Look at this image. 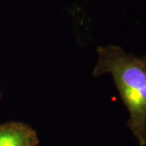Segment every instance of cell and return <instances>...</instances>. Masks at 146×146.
Instances as JSON below:
<instances>
[{"label":"cell","mask_w":146,"mask_h":146,"mask_svg":"<svg viewBox=\"0 0 146 146\" xmlns=\"http://www.w3.org/2000/svg\"><path fill=\"white\" fill-rule=\"evenodd\" d=\"M94 76L110 74L121 99L129 111L127 126L140 146L146 145V68L141 58L121 47L108 45L97 49Z\"/></svg>","instance_id":"obj_1"},{"label":"cell","mask_w":146,"mask_h":146,"mask_svg":"<svg viewBox=\"0 0 146 146\" xmlns=\"http://www.w3.org/2000/svg\"><path fill=\"white\" fill-rule=\"evenodd\" d=\"M36 131L24 123L11 121L0 124V146H36Z\"/></svg>","instance_id":"obj_2"},{"label":"cell","mask_w":146,"mask_h":146,"mask_svg":"<svg viewBox=\"0 0 146 146\" xmlns=\"http://www.w3.org/2000/svg\"><path fill=\"white\" fill-rule=\"evenodd\" d=\"M141 60H142V62L145 64V66L146 68V54L143 58H141Z\"/></svg>","instance_id":"obj_3"}]
</instances>
